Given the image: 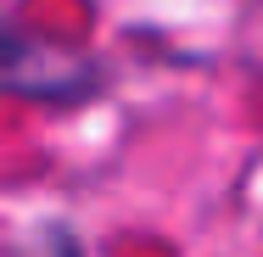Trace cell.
Wrapping results in <instances>:
<instances>
[{
  "label": "cell",
  "instance_id": "1",
  "mask_svg": "<svg viewBox=\"0 0 263 257\" xmlns=\"http://www.w3.org/2000/svg\"><path fill=\"white\" fill-rule=\"evenodd\" d=\"M6 90L17 101H45V106H73L101 90V67L90 56H73L62 45H34L28 28L6 34Z\"/></svg>",
  "mask_w": 263,
  "mask_h": 257
},
{
  "label": "cell",
  "instance_id": "2",
  "mask_svg": "<svg viewBox=\"0 0 263 257\" xmlns=\"http://www.w3.org/2000/svg\"><path fill=\"white\" fill-rule=\"evenodd\" d=\"M17 257H84V252H79V241H73L62 224H45V229H34V241Z\"/></svg>",
  "mask_w": 263,
  "mask_h": 257
}]
</instances>
